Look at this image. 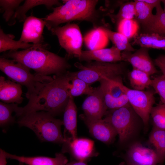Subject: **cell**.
<instances>
[{"instance_id":"6da1fadb","label":"cell","mask_w":165,"mask_h":165,"mask_svg":"<svg viewBox=\"0 0 165 165\" xmlns=\"http://www.w3.org/2000/svg\"><path fill=\"white\" fill-rule=\"evenodd\" d=\"M71 85L70 72L53 75L52 80L43 83L37 92L29 97L25 106L19 107L16 116L43 111L55 117L64 112L70 96Z\"/></svg>"},{"instance_id":"7a4b0ae2","label":"cell","mask_w":165,"mask_h":165,"mask_svg":"<svg viewBox=\"0 0 165 165\" xmlns=\"http://www.w3.org/2000/svg\"><path fill=\"white\" fill-rule=\"evenodd\" d=\"M64 4L53 8V11L43 18L49 29L74 21H86L94 28L105 24L104 17L109 13L107 8L97 9V0H62Z\"/></svg>"},{"instance_id":"3957f363","label":"cell","mask_w":165,"mask_h":165,"mask_svg":"<svg viewBox=\"0 0 165 165\" xmlns=\"http://www.w3.org/2000/svg\"><path fill=\"white\" fill-rule=\"evenodd\" d=\"M48 44L33 45L21 51H10L2 56L11 58L35 71L42 76L63 74L71 65L67 57H62L47 50Z\"/></svg>"},{"instance_id":"277c9868","label":"cell","mask_w":165,"mask_h":165,"mask_svg":"<svg viewBox=\"0 0 165 165\" xmlns=\"http://www.w3.org/2000/svg\"><path fill=\"white\" fill-rule=\"evenodd\" d=\"M16 123L20 127L32 130L41 141L61 144L66 141L61 131L63 121L48 112L41 111L25 114L18 117Z\"/></svg>"},{"instance_id":"5b68a950","label":"cell","mask_w":165,"mask_h":165,"mask_svg":"<svg viewBox=\"0 0 165 165\" xmlns=\"http://www.w3.org/2000/svg\"><path fill=\"white\" fill-rule=\"evenodd\" d=\"M75 66L79 70L70 72L72 75L90 85L103 79L123 80L126 71L124 62L108 63L98 61L87 62L84 64L76 62Z\"/></svg>"},{"instance_id":"8992f818","label":"cell","mask_w":165,"mask_h":165,"mask_svg":"<svg viewBox=\"0 0 165 165\" xmlns=\"http://www.w3.org/2000/svg\"><path fill=\"white\" fill-rule=\"evenodd\" d=\"M0 70L11 80L26 87L25 96L28 99L36 92L43 83L53 79L50 76H42L32 74L30 69L21 63L2 56L0 58Z\"/></svg>"},{"instance_id":"52a82bcc","label":"cell","mask_w":165,"mask_h":165,"mask_svg":"<svg viewBox=\"0 0 165 165\" xmlns=\"http://www.w3.org/2000/svg\"><path fill=\"white\" fill-rule=\"evenodd\" d=\"M49 30L57 37L60 45L66 51L68 59L72 57L80 58L83 38L77 24L68 23L64 26L52 28Z\"/></svg>"},{"instance_id":"ba28073f","label":"cell","mask_w":165,"mask_h":165,"mask_svg":"<svg viewBox=\"0 0 165 165\" xmlns=\"http://www.w3.org/2000/svg\"><path fill=\"white\" fill-rule=\"evenodd\" d=\"M136 114L130 105L107 111L104 119L116 130L120 143L126 141L134 132Z\"/></svg>"},{"instance_id":"9c48e42d","label":"cell","mask_w":165,"mask_h":165,"mask_svg":"<svg viewBox=\"0 0 165 165\" xmlns=\"http://www.w3.org/2000/svg\"><path fill=\"white\" fill-rule=\"evenodd\" d=\"M123 88L129 103L147 128L150 112L155 102L154 90H139L131 89L124 85Z\"/></svg>"},{"instance_id":"30bf717a","label":"cell","mask_w":165,"mask_h":165,"mask_svg":"<svg viewBox=\"0 0 165 165\" xmlns=\"http://www.w3.org/2000/svg\"><path fill=\"white\" fill-rule=\"evenodd\" d=\"M62 145V153H69L72 160L87 162L91 158L98 155L94 141L88 138H77L66 141Z\"/></svg>"},{"instance_id":"8fae6325","label":"cell","mask_w":165,"mask_h":165,"mask_svg":"<svg viewBox=\"0 0 165 165\" xmlns=\"http://www.w3.org/2000/svg\"><path fill=\"white\" fill-rule=\"evenodd\" d=\"M46 22L43 18H40L32 15L27 17L23 26L19 40L21 42L34 45H42L44 43L43 33Z\"/></svg>"},{"instance_id":"7c38bea8","label":"cell","mask_w":165,"mask_h":165,"mask_svg":"<svg viewBox=\"0 0 165 165\" xmlns=\"http://www.w3.org/2000/svg\"><path fill=\"white\" fill-rule=\"evenodd\" d=\"M149 49L141 47L134 53L123 51L121 53L122 61L130 63L133 68L144 72L150 75L157 73L158 71L149 55Z\"/></svg>"},{"instance_id":"4fadbf2b","label":"cell","mask_w":165,"mask_h":165,"mask_svg":"<svg viewBox=\"0 0 165 165\" xmlns=\"http://www.w3.org/2000/svg\"><path fill=\"white\" fill-rule=\"evenodd\" d=\"M82 108L84 113L80 116L82 120H95L102 119L107 110L98 88L88 95L83 101Z\"/></svg>"},{"instance_id":"5bb4252c","label":"cell","mask_w":165,"mask_h":165,"mask_svg":"<svg viewBox=\"0 0 165 165\" xmlns=\"http://www.w3.org/2000/svg\"><path fill=\"white\" fill-rule=\"evenodd\" d=\"M82 120L91 134L96 139L105 143H112L118 135L113 126L104 118L95 120Z\"/></svg>"},{"instance_id":"9a60e30c","label":"cell","mask_w":165,"mask_h":165,"mask_svg":"<svg viewBox=\"0 0 165 165\" xmlns=\"http://www.w3.org/2000/svg\"><path fill=\"white\" fill-rule=\"evenodd\" d=\"M127 161L139 165H157L158 158L154 149L136 143L130 148L127 153Z\"/></svg>"},{"instance_id":"2e32d148","label":"cell","mask_w":165,"mask_h":165,"mask_svg":"<svg viewBox=\"0 0 165 165\" xmlns=\"http://www.w3.org/2000/svg\"><path fill=\"white\" fill-rule=\"evenodd\" d=\"M79 59L87 62L93 60L112 63L122 61L121 51L114 45L110 48L82 50Z\"/></svg>"},{"instance_id":"e0dca14e","label":"cell","mask_w":165,"mask_h":165,"mask_svg":"<svg viewBox=\"0 0 165 165\" xmlns=\"http://www.w3.org/2000/svg\"><path fill=\"white\" fill-rule=\"evenodd\" d=\"M63 112L64 137L66 141H72L77 138V109L71 96Z\"/></svg>"},{"instance_id":"ac0fdd59","label":"cell","mask_w":165,"mask_h":165,"mask_svg":"<svg viewBox=\"0 0 165 165\" xmlns=\"http://www.w3.org/2000/svg\"><path fill=\"white\" fill-rule=\"evenodd\" d=\"M22 85L10 80L0 77V99L6 103L21 104L24 98L22 97Z\"/></svg>"},{"instance_id":"d6986e66","label":"cell","mask_w":165,"mask_h":165,"mask_svg":"<svg viewBox=\"0 0 165 165\" xmlns=\"http://www.w3.org/2000/svg\"><path fill=\"white\" fill-rule=\"evenodd\" d=\"M5 154L7 159L16 160L27 165H65L68 161L63 153L60 152L56 153L54 158L43 156H20L6 152Z\"/></svg>"},{"instance_id":"ffe728a7","label":"cell","mask_w":165,"mask_h":165,"mask_svg":"<svg viewBox=\"0 0 165 165\" xmlns=\"http://www.w3.org/2000/svg\"><path fill=\"white\" fill-rule=\"evenodd\" d=\"M133 39L131 43L132 45L165 50V36L159 34L144 31L138 33Z\"/></svg>"},{"instance_id":"44dd1931","label":"cell","mask_w":165,"mask_h":165,"mask_svg":"<svg viewBox=\"0 0 165 165\" xmlns=\"http://www.w3.org/2000/svg\"><path fill=\"white\" fill-rule=\"evenodd\" d=\"M108 38L100 26L88 32L84 36L83 40L89 50L104 48L107 45Z\"/></svg>"},{"instance_id":"7402d4cb","label":"cell","mask_w":165,"mask_h":165,"mask_svg":"<svg viewBox=\"0 0 165 165\" xmlns=\"http://www.w3.org/2000/svg\"><path fill=\"white\" fill-rule=\"evenodd\" d=\"M43 5L48 8H53V6L61 5L59 0H26L23 5L20 6L17 9L14 16V19L20 22H24L27 17V12L35 7Z\"/></svg>"},{"instance_id":"603a6c76","label":"cell","mask_w":165,"mask_h":165,"mask_svg":"<svg viewBox=\"0 0 165 165\" xmlns=\"http://www.w3.org/2000/svg\"><path fill=\"white\" fill-rule=\"evenodd\" d=\"M156 12L149 21L142 26L144 32H153L165 36V12L161 4L156 8Z\"/></svg>"},{"instance_id":"cb8c5ba5","label":"cell","mask_w":165,"mask_h":165,"mask_svg":"<svg viewBox=\"0 0 165 165\" xmlns=\"http://www.w3.org/2000/svg\"><path fill=\"white\" fill-rule=\"evenodd\" d=\"M130 86L133 89L145 90L151 86L152 79L150 75L142 71L133 68L127 73Z\"/></svg>"},{"instance_id":"d4e9b609","label":"cell","mask_w":165,"mask_h":165,"mask_svg":"<svg viewBox=\"0 0 165 165\" xmlns=\"http://www.w3.org/2000/svg\"><path fill=\"white\" fill-rule=\"evenodd\" d=\"M149 141L154 147L159 164L162 165L165 160V130L154 127L149 136Z\"/></svg>"},{"instance_id":"484cf974","label":"cell","mask_w":165,"mask_h":165,"mask_svg":"<svg viewBox=\"0 0 165 165\" xmlns=\"http://www.w3.org/2000/svg\"><path fill=\"white\" fill-rule=\"evenodd\" d=\"M100 27L108 38L121 51L134 52L136 50L129 42V39L122 34L111 31L108 27L107 24H105Z\"/></svg>"},{"instance_id":"4316f807","label":"cell","mask_w":165,"mask_h":165,"mask_svg":"<svg viewBox=\"0 0 165 165\" xmlns=\"http://www.w3.org/2000/svg\"><path fill=\"white\" fill-rule=\"evenodd\" d=\"M15 37L11 34H6L0 28V52L7 50L17 51L19 49H26L32 46L33 44L25 43L19 40H14Z\"/></svg>"},{"instance_id":"83f0119b","label":"cell","mask_w":165,"mask_h":165,"mask_svg":"<svg viewBox=\"0 0 165 165\" xmlns=\"http://www.w3.org/2000/svg\"><path fill=\"white\" fill-rule=\"evenodd\" d=\"M23 0H0V11L3 12V17L9 25H14L16 20L14 18L15 12Z\"/></svg>"},{"instance_id":"f1b7e54d","label":"cell","mask_w":165,"mask_h":165,"mask_svg":"<svg viewBox=\"0 0 165 165\" xmlns=\"http://www.w3.org/2000/svg\"><path fill=\"white\" fill-rule=\"evenodd\" d=\"M136 14L134 1L122 3L116 14L109 13L107 16L116 25L122 20L134 19Z\"/></svg>"},{"instance_id":"f546056e","label":"cell","mask_w":165,"mask_h":165,"mask_svg":"<svg viewBox=\"0 0 165 165\" xmlns=\"http://www.w3.org/2000/svg\"><path fill=\"white\" fill-rule=\"evenodd\" d=\"M19 107L16 103H6L0 102V126L6 127L15 122V117L12 116L13 112L17 111Z\"/></svg>"},{"instance_id":"4dcf8cb0","label":"cell","mask_w":165,"mask_h":165,"mask_svg":"<svg viewBox=\"0 0 165 165\" xmlns=\"http://www.w3.org/2000/svg\"><path fill=\"white\" fill-rule=\"evenodd\" d=\"M71 77V85L70 90V96L75 97L83 94L89 95L94 91L95 88L90 86V85L83 80L72 76Z\"/></svg>"},{"instance_id":"1f68e13d","label":"cell","mask_w":165,"mask_h":165,"mask_svg":"<svg viewBox=\"0 0 165 165\" xmlns=\"http://www.w3.org/2000/svg\"><path fill=\"white\" fill-rule=\"evenodd\" d=\"M136 20L142 26L147 24L152 17L153 9L141 0L134 1Z\"/></svg>"},{"instance_id":"d6a6232c","label":"cell","mask_w":165,"mask_h":165,"mask_svg":"<svg viewBox=\"0 0 165 165\" xmlns=\"http://www.w3.org/2000/svg\"><path fill=\"white\" fill-rule=\"evenodd\" d=\"M118 32L126 36L129 39L133 38L138 34V22L135 19H124L117 25Z\"/></svg>"},{"instance_id":"836d02e7","label":"cell","mask_w":165,"mask_h":165,"mask_svg":"<svg viewBox=\"0 0 165 165\" xmlns=\"http://www.w3.org/2000/svg\"><path fill=\"white\" fill-rule=\"evenodd\" d=\"M150 116L152 117L154 127L165 130V105L161 103L153 106Z\"/></svg>"},{"instance_id":"e575fe53","label":"cell","mask_w":165,"mask_h":165,"mask_svg":"<svg viewBox=\"0 0 165 165\" xmlns=\"http://www.w3.org/2000/svg\"><path fill=\"white\" fill-rule=\"evenodd\" d=\"M151 87L160 96L161 103L165 105V77L162 75L154 78Z\"/></svg>"},{"instance_id":"d590c367","label":"cell","mask_w":165,"mask_h":165,"mask_svg":"<svg viewBox=\"0 0 165 165\" xmlns=\"http://www.w3.org/2000/svg\"><path fill=\"white\" fill-rule=\"evenodd\" d=\"M155 64L161 71L163 75L165 77V55H161L156 58L154 61Z\"/></svg>"},{"instance_id":"8d00e7d4","label":"cell","mask_w":165,"mask_h":165,"mask_svg":"<svg viewBox=\"0 0 165 165\" xmlns=\"http://www.w3.org/2000/svg\"><path fill=\"white\" fill-rule=\"evenodd\" d=\"M150 6L152 9L161 4V0H141Z\"/></svg>"},{"instance_id":"74e56055","label":"cell","mask_w":165,"mask_h":165,"mask_svg":"<svg viewBox=\"0 0 165 165\" xmlns=\"http://www.w3.org/2000/svg\"><path fill=\"white\" fill-rule=\"evenodd\" d=\"M7 158L5 151L2 149H0V165H6Z\"/></svg>"},{"instance_id":"f35d334b","label":"cell","mask_w":165,"mask_h":165,"mask_svg":"<svg viewBox=\"0 0 165 165\" xmlns=\"http://www.w3.org/2000/svg\"><path fill=\"white\" fill-rule=\"evenodd\" d=\"M65 165H87V162L73 160Z\"/></svg>"},{"instance_id":"ab89813d","label":"cell","mask_w":165,"mask_h":165,"mask_svg":"<svg viewBox=\"0 0 165 165\" xmlns=\"http://www.w3.org/2000/svg\"><path fill=\"white\" fill-rule=\"evenodd\" d=\"M127 165H139L133 164L130 162L127 161Z\"/></svg>"},{"instance_id":"60d3db41","label":"cell","mask_w":165,"mask_h":165,"mask_svg":"<svg viewBox=\"0 0 165 165\" xmlns=\"http://www.w3.org/2000/svg\"><path fill=\"white\" fill-rule=\"evenodd\" d=\"M161 2H162L164 6V9L163 10L165 12V0H161Z\"/></svg>"},{"instance_id":"b9f144b4","label":"cell","mask_w":165,"mask_h":165,"mask_svg":"<svg viewBox=\"0 0 165 165\" xmlns=\"http://www.w3.org/2000/svg\"><path fill=\"white\" fill-rule=\"evenodd\" d=\"M19 164H18V165H25L24 164L22 163H21V162H19Z\"/></svg>"}]
</instances>
